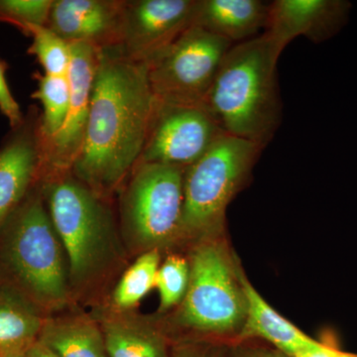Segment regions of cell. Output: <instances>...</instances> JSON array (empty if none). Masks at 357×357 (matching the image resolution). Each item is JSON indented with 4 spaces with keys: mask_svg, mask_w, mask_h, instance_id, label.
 <instances>
[{
    "mask_svg": "<svg viewBox=\"0 0 357 357\" xmlns=\"http://www.w3.org/2000/svg\"><path fill=\"white\" fill-rule=\"evenodd\" d=\"M70 45V64L67 74L70 91L69 110L56 135L48 139L43 137V176L72 170L83 146L88 123L100 49L86 43Z\"/></svg>",
    "mask_w": 357,
    "mask_h": 357,
    "instance_id": "cell-11",
    "label": "cell"
},
{
    "mask_svg": "<svg viewBox=\"0 0 357 357\" xmlns=\"http://www.w3.org/2000/svg\"><path fill=\"white\" fill-rule=\"evenodd\" d=\"M37 89L31 98L42 105L41 132L44 138L53 137L62 128L69 110L70 91L69 79L66 76L34 74Z\"/></svg>",
    "mask_w": 357,
    "mask_h": 357,
    "instance_id": "cell-20",
    "label": "cell"
},
{
    "mask_svg": "<svg viewBox=\"0 0 357 357\" xmlns=\"http://www.w3.org/2000/svg\"><path fill=\"white\" fill-rule=\"evenodd\" d=\"M23 354H24V357H56L39 340L30 344Z\"/></svg>",
    "mask_w": 357,
    "mask_h": 357,
    "instance_id": "cell-29",
    "label": "cell"
},
{
    "mask_svg": "<svg viewBox=\"0 0 357 357\" xmlns=\"http://www.w3.org/2000/svg\"><path fill=\"white\" fill-rule=\"evenodd\" d=\"M124 0H54L47 26L68 43L114 47Z\"/></svg>",
    "mask_w": 357,
    "mask_h": 357,
    "instance_id": "cell-14",
    "label": "cell"
},
{
    "mask_svg": "<svg viewBox=\"0 0 357 357\" xmlns=\"http://www.w3.org/2000/svg\"><path fill=\"white\" fill-rule=\"evenodd\" d=\"M263 34L227 52L203 105L223 134L264 149L282 121L278 61Z\"/></svg>",
    "mask_w": 357,
    "mask_h": 357,
    "instance_id": "cell-2",
    "label": "cell"
},
{
    "mask_svg": "<svg viewBox=\"0 0 357 357\" xmlns=\"http://www.w3.org/2000/svg\"><path fill=\"white\" fill-rule=\"evenodd\" d=\"M36 314L13 300H0V357L24 351L40 332Z\"/></svg>",
    "mask_w": 357,
    "mask_h": 357,
    "instance_id": "cell-19",
    "label": "cell"
},
{
    "mask_svg": "<svg viewBox=\"0 0 357 357\" xmlns=\"http://www.w3.org/2000/svg\"><path fill=\"white\" fill-rule=\"evenodd\" d=\"M27 36L32 38L28 54L34 56L43 68L44 74L66 76L70 64V45L48 26H32Z\"/></svg>",
    "mask_w": 357,
    "mask_h": 357,
    "instance_id": "cell-22",
    "label": "cell"
},
{
    "mask_svg": "<svg viewBox=\"0 0 357 357\" xmlns=\"http://www.w3.org/2000/svg\"><path fill=\"white\" fill-rule=\"evenodd\" d=\"M102 335L109 357H171L163 335L145 326L110 321Z\"/></svg>",
    "mask_w": 357,
    "mask_h": 357,
    "instance_id": "cell-18",
    "label": "cell"
},
{
    "mask_svg": "<svg viewBox=\"0 0 357 357\" xmlns=\"http://www.w3.org/2000/svg\"><path fill=\"white\" fill-rule=\"evenodd\" d=\"M229 357H293L271 345L255 344L250 340L229 345Z\"/></svg>",
    "mask_w": 357,
    "mask_h": 357,
    "instance_id": "cell-27",
    "label": "cell"
},
{
    "mask_svg": "<svg viewBox=\"0 0 357 357\" xmlns=\"http://www.w3.org/2000/svg\"><path fill=\"white\" fill-rule=\"evenodd\" d=\"M351 7L347 0H275L269 4L262 34L280 57L297 37L314 44L335 37L349 21Z\"/></svg>",
    "mask_w": 357,
    "mask_h": 357,
    "instance_id": "cell-13",
    "label": "cell"
},
{
    "mask_svg": "<svg viewBox=\"0 0 357 357\" xmlns=\"http://www.w3.org/2000/svg\"><path fill=\"white\" fill-rule=\"evenodd\" d=\"M23 352L24 351L8 354V356H6V357H24V354H23Z\"/></svg>",
    "mask_w": 357,
    "mask_h": 357,
    "instance_id": "cell-30",
    "label": "cell"
},
{
    "mask_svg": "<svg viewBox=\"0 0 357 357\" xmlns=\"http://www.w3.org/2000/svg\"><path fill=\"white\" fill-rule=\"evenodd\" d=\"M184 169L138 163L130 173L121 199L124 229L143 248L180 238L184 206Z\"/></svg>",
    "mask_w": 357,
    "mask_h": 357,
    "instance_id": "cell-7",
    "label": "cell"
},
{
    "mask_svg": "<svg viewBox=\"0 0 357 357\" xmlns=\"http://www.w3.org/2000/svg\"><path fill=\"white\" fill-rule=\"evenodd\" d=\"M296 357H357V354L340 351L335 347L319 342L311 351L304 352Z\"/></svg>",
    "mask_w": 357,
    "mask_h": 357,
    "instance_id": "cell-28",
    "label": "cell"
},
{
    "mask_svg": "<svg viewBox=\"0 0 357 357\" xmlns=\"http://www.w3.org/2000/svg\"><path fill=\"white\" fill-rule=\"evenodd\" d=\"M190 281V264L185 258L171 255L160 265L155 287L160 297L162 310H168L184 300Z\"/></svg>",
    "mask_w": 357,
    "mask_h": 357,
    "instance_id": "cell-23",
    "label": "cell"
},
{
    "mask_svg": "<svg viewBox=\"0 0 357 357\" xmlns=\"http://www.w3.org/2000/svg\"><path fill=\"white\" fill-rule=\"evenodd\" d=\"M223 134L203 105H170L155 98L138 163L189 168Z\"/></svg>",
    "mask_w": 357,
    "mask_h": 357,
    "instance_id": "cell-9",
    "label": "cell"
},
{
    "mask_svg": "<svg viewBox=\"0 0 357 357\" xmlns=\"http://www.w3.org/2000/svg\"><path fill=\"white\" fill-rule=\"evenodd\" d=\"M197 0H124L114 50L148 62L192 25Z\"/></svg>",
    "mask_w": 357,
    "mask_h": 357,
    "instance_id": "cell-10",
    "label": "cell"
},
{
    "mask_svg": "<svg viewBox=\"0 0 357 357\" xmlns=\"http://www.w3.org/2000/svg\"><path fill=\"white\" fill-rule=\"evenodd\" d=\"M155 96L147 63L114 48L98 52L83 146L73 175L102 197L132 172L142 153Z\"/></svg>",
    "mask_w": 357,
    "mask_h": 357,
    "instance_id": "cell-1",
    "label": "cell"
},
{
    "mask_svg": "<svg viewBox=\"0 0 357 357\" xmlns=\"http://www.w3.org/2000/svg\"><path fill=\"white\" fill-rule=\"evenodd\" d=\"M234 45L199 26H190L146 62L156 100L170 105H203L223 59Z\"/></svg>",
    "mask_w": 357,
    "mask_h": 357,
    "instance_id": "cell-8",
    "label": "cell"
},
{
    "mask_svg": "<svg viewBox=\"0 0 357 357\" xmlns=\"http://www.w3.org/2000/svg\"><path fill=\"white\" fill-rule=\"evenodd\" d=\"M190 260L189 287L178 319L185 328L231 345L238 342L246 318L243 272L225 236L199 241Z\"/></svg>",
    "mask_w": 357,
    "mask_h": 357,
    "instance_id": "cell-3",
    "label": "cell"
},
{
    "mask_svg": "<svg viewBox=\"0 0 357 357\" xmlns=\"http://www.w3.org/2000/svg\"><path fill=\"white\" fill-rule=\"evenodd\" d=\"M229 345L203 342L178 347L171 357H229Z\"/></svg>",
    "mask_w": 357,
    "mask_h": 357,
    "instance_id": "cell-26",
    "label": "cell"
},
{
    "mask_svg": "<svg viewBox=\"0 0 357 357\" xmlns=\"http://www.w3.org/2000/svg\"><path fill=\"white\" fill-rule=\"evenodd\" d=\"M6 222L7 257L21 283L42 302H63L68 293L63 248L42 189L31 191Z\"/></svg>",
    "mask_w": 357,
    "mask_h": 357,
    "instance_id": "cell-6",
    "label": "cell"
},
{
    "mask_svg": "<svg viewBox=\"0 0 357 357\" xmlns=\"http://www.w3.org/2000/svg\"><path fill=\"white\" fill-rule=\"evenodd\" d=\"M41 114L30 107L0 146V227L31 192L44 168Z\"/></svg>",
    "mask_w": 357,
    "mask_h": 357,
    "instance_id": "cell-12",
    "label": "cell"
},
{
    "mask_svg": "<svg viewBox=\"0 0 357 357\" xmlns=\"http://www.w3.org/2000/svg\"><path fill=\"white\" fill-rule=\"evenodd\" d=\"M263 149L222 134L184 173L180 238L198 241L223 236L225 211L248 182Z\"/></svg>",
    "mask_w": 357,
    "mask_h": 357,
    "instance_id": "cell-5",
    "label": "cell"
},
{
    "mask_svg": "<svg viewBox=\"0 0 357 357\" xmlns=\"http://www.w3.org/2000/svg\"><path fill=\"white\" fill-rule=\"evenodd\" d=\"M6 70V63L0 59V112L6 117L10 128H15L24 121L25 114L21 112L20 103L9 88Z\"/></svg>",
    "mask_w": 357,
    "mask_h": 357,
    "instance_id": "cell-25",
    "label": "cell"
},
{
    "mask_svg": "<svg viewBox=\"0 0 357 357\" xmlns=\"http://www.w3.org/2000/svg\"><path fill=\"white\" fill-rule=\"evenodd\" d=\"M159 267L158 249L148 250L138 257L115 289L114 300L116 306L128 309L137 305L155 287Z\"/></svg>",
    "mask_w": 357,
    "mask_h": 357,
    "instance_id": "cell-21",
    "label": "cell"
},
{
    "mask_svg": "<svg viewBox=\"0 0 357 357\" xmlns=\"http://www.w3.org/2000/svg\"><path fill=\"white\" fill-rule=\"evenodd\" d=\"M42 184L49 215L77 283L88 280L114 251V220L102 198L70 171L44 176Z\"/></svg>",
    "mask_w": 357,
    "mask_h": 357,
    "instance_id": "cell-4",
    "label": "cell"
},
{
    "mask_svg": "<svg viewBox=\"0 0 357 357\" xmlns=\"http://www.w3.org/2000/svg\"><path fill=\"white\" fill-rule=\"evenodd\" d=\"M243 283L248 310L238 342L260 340L293 357L311 351L318 345V340L309 337L275 311L251 285L244 273Z\"/></svg>",
    "mask_w": 357,
    "mask_h": 357,
    "instance_id": "cell-16",
    "label": "cell"
},
{
    "mask_svg": "<svg viewBox=\"0 0 357 357\" xmlns=\"http://www.w3.org/2000/svg\"><path fill=\"white\" fill-rule=\"evenodd\" d=\"M39 342L56 357H109L102 333L84 319L47 325Z\"/></svg>",
    "mask_w": 357,
    "mask_h": 357,
    "instance_id": "cell-17",
    "label": "cell"
},
{
    "mask_svg": "<svg viewBox=\"0 0 357 357\" xmlns=\"http://www.w3.org/2000/svg\"><path fill=\"white\" fill-rule=\"evenodd\" d=\"M54 0H0V22L24 33L32 26H46Z\"/></svg>",
    "mask_w": 357,
    "mask_h": 357,
    "instance_id": "cell-24",
    "label": "cell"
},
{
    "mask_svg": "<svg viewBox=\"0 0 357 357\" xmlns=\"http://www.w3.org/2000/svg\"><path fill=\"white\" fill-rule=\"evenodd\" d=\"M269 4L261 0H197L192 25L230 43H243L265 29Z\"/></svg>",
    "mask_w": 357,
    "mask_h": 357,
    "instance_id": "cell-15",
    "label": "cell"
}]
</instances>
